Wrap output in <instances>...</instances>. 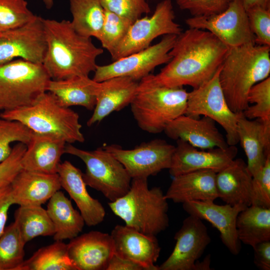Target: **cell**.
Masks as SVG:
<instances>
[{
    "label": "cell",
    "mask_w": 270,
    "mask_h": 270,
    "mask_svg": "<svg viewBox=\"0 0 270 270\" xmlns=\"http://www.w3.org/2000/svg\"><path fill=\"white\" fill-rule=\"evenodd\" d=\"M228 49L210 32L189 28L177 36L166 65L158 74H150L140 81L168 88H197L214 75Z\"/></svg>",
    "instance_id": "6da1fadb"
},
{
    "label": "cell",
    "mask_w": 270,
    "mask_h": 270,
    "mask_svg": "<svg viewBox=\"0 0 270 270\" xmlns=\"http://www.w3.org/2000/svg\"><path fill=\"white\" fill-rule=\"evenodd\" d=\"M46 50L42 65L50 80H60L88 76L104 52L91 38L78 34L69 20L44 19Z\"/></svg>",
    "instance_id": "7a4b0ae2"
},
{
    "label": "cell",
    "mask_w": 270,
    "mask_h": 270,
    "mask_svg": "<svg viewBox=\"0 0 270 270\" xmlns=\"http://www.w3.org/2000/svg\"><path fill=\"white\" fill-rule=\"evenodd\" d=\"M270 74V46L250 43L229 48L221 65L219 80L230 109L242 112L248 106L250 88Z\"/></svg>",
    "instance_id": "3957f363"
},
{
    "label": "cell",
    "mask_w": 270,
    "mask_h": 270,
    "mask_svg": "<svg viewBox=\"0 0 270 270\" xmlns=\"http://www.w3.org/2000/svg\"><path fill=\"white\" fill-rule=\"evenodd\" d=\"M108 204L126 226L144 234L156 236L169 226L168 200L160 187L149 188L148 178H132L128 192Z\"/></svg>",
    "instance_id": "277c9868"
},
{
    "label": "cell",
    "mask_w": 270,
    "mask_h": 270,
    "mask_svg": "<svg viewBox=\"0 0 270 270\" xmlns=\"http://www.w3.org/2000/svg\"><path fill=\"white\" fill-rule=\"evenodd\" d=\"M0 117L19 121L34 132L58 136L68 144L84 141L78 114L62 105L49 92L42 94L30 106L4 110Z\"/></svg>",
    "instance_id": "5b68a950"
},
{
    "label": "cell",
    "mask_w": 270,
    "mask_h": 270,
    "mask_svg": "<svg viewBox=\"0 0 270 270\" xmlns=\"http://www.w3.org/2000/svg\"><path fill=\"white\" fill-rule=\"evenodd\" d=\"M188 92L183 87L168 88L139 82L130 104L138 127L150 134L164 132L172 120L185 114Z\"/></svg>",
    "instance_id": "8992f818"
},
{
    "label": "cell",
    "mask_w": 270,
    "mask_h": 270,
    "mask_svg": "<svg viewBox=\"0 0 270 270\" xmlns=\"http://www.w3.org/2000/svg\"><path fill=\"white\" fill-rule=\"evenodd\" d=\"M50 80L42 64L18 58L0 65V108L31 105L46 92Z\"/></svg>",
    "instance_id": "52a82bcc"
},
{
    "label": "cell",
    "mask_w": 270,
    "mask_h": 270,
    "mask_svg": "<svg viewBox=\"0 0 270 270\" xmlns=\"http://www.w3.org/2000/svg\"><path fill=\"white\" fill-rule=\"evenodd\" d=\"M64 153L77 156L84 163L82 177L86 185L100 192L110 202L129 190L131 177L122 163L102 146L86 150L68 144Z\"/></svg>",
    "instance_id": "ba28073f"
},
{
    "label": "cell",
    "mask_w": 270,
    "mask_h": 270,
    "mask_svg": "<svg viewBox=\"0 0 270 270\" xmlns=\"http://www.w3.org/2000/svg\"><path fill=\"white\" fill-rule=\"evenodd\" d=\"M220 67L208 81L188 92L185 114L194 118L208 117L218 123L226 132L228 146L238 143V114L230 108L219 80Z\"/></svg>",
    "instance_id": "9c48e42d"
},
{
    "label": "cell",
    "mask_w": 270,
    "mask_h": 270,
    "mask_svg": "<svg viewBox=\"0 0 270 270\" xmlns=\"http://www.w3.org/2000/svg\"><path fill=\"white\" fill-rule=\"evenodd\" d=\"M172 0L158 2L152 14L140 18L130 26L126 36L111 56L113 61L144 50L160 36H178L182 32L174 21Z\"/></svg>",
    "instance_id": "30bf717a"
},
{
    "label": "cell",
    "mask_w": 270,
    "mask_h": 270,
    "mask_svg": "<svg viewBox=\"0 0 270 270\" xmlns=\"http://www.w3.org/2000/svg\"><path fill=\"white\" fill-rule=\"evenodd\" d=\"M176 35L164 36L158 43L104 66H97L92 79L102 82L118 76H126L138 82L150 74L156 67L171 59L170 51Z\"/></svg>",
    "instance_id": "8fae6325"
},
{
    "label": "cell",
    "mask_w": 270,
    "mask_h": 270,
    "mask_svg": "<svg viewBox=\"0 0 270 270\" xmlns=\"http://www.w3.org/2000/svg\"><path fill=\"white\" fill-rule=\"evenodd\" d=\"M102 147L122 163L132 179L148 178L169 169L176 146L156 138L131 150L114 144Z\"/></svg>",
    "instance_id": "7c38bea8"
},
{
    "label": "cell",
    "mask_w": 270,
    "mask_h": 270,
    "mask_svg": "<svg viewBox=\"0 0 270 270\" xmlns=\"http://www.w3.org/2000/svg\"><path fill=\"white\" fill-rule=\"evenodd\" d=\"M189 28L206 30L214 34L229 48L256 44L242 0H232L226 10L208 16L186 20Z\"/></svg>",
    "instance_id": "4fadbf2b"
},
{
    "label": "cell",
    "mask_w": 270,
    "mask_h": 270,
    "mask_svg": "<svg viewBox=\"0 0 270 270\" xmlns=\"http://www.w3.org/2000/svg\"><path fill=\"white\" fill-rule=\"evenodd\" d=\"M46 48L44 18L36 16L21 26L0 32V65L16 58L42 64Z\"/></svg>",
    "instance_id": "5bb4252c"
},
{
    "label": "cell",
    "mask_w": 270,
    "mask_h": 270,
    "mask_svg": "<svg viewBox=\"0 0 270 270\" xmlns=\"http://www.w3.org/2000/svg\"><path fill=\"white\" fill-rule=\"evenodd\" d=\"M174 238V250L158 266L159 270H194L195 263L211 241L202 220L189 215L183 220Z\"/></svg>",
    "instance_id": "9a60e30c"
},
{
    "label": "cell",
    "mask_w": 270,
    "mask_h": 270,
    "mask_svg": "<svg viewBox=\"0 0 270 270\" xmlns=\"http://www.w3.org/2000/svg\"><path fill=\"white\" fill-rule=\"evenodd\" d=\"M176 141V146L168 169L172 177L200 170H210L216 173L236 158L238 151L236 146L199 150L184 140Z\"/></svg>",
    "instance_id": "2e32d148"
},
{
    "label": "cell",
    "mask_w": 270,
    "mask_h": 270,
    "mask_svg": "<svg viewBox=\"0 0 270 270\" xmlns=\"http://www.w3.org/2000/svg\"><path fill=\"white\" fill-rule=\"evenodd\" d=\"M182 207L189 215L205 220L216 228L222 244L232 254L236 256L240 252L241 242L238 236L236 221L239 213L246 206L220 205L214 201H207L187 202L182 204Z\"/></svg>",
    "instance_id": "e0dca14e"
},
{
    "label": "cell",
    "mask_w": 270,
    "mask_h": 270,
    "mask_svg": "<svg viewBox=\"0 0 270 270\" xmlns=\"http://www.w3.org/2000/svg\"><path fill=\"white\" fill-rule=\"evenodd\" d=\"M110 236L114 254L140 264L147 270H159L154 264L161 250L156 236L144 234L126 224L116 226Z\"/></svg>",
    "instance_id": "ac0fdd59"
},
{
    "label": "cell",
    "mask_w": 270,
    "mask_h": 270,
    "mask_svg": "<svg viewBox=\"0 0 270 270\" xmlns=\"http://www.w3.org/2000/svg\"><path fill=\"white\" fill-rule=\"evenodd\" d=\"M70 258L77 270H106L114 254L110 234L90 231L70 240Z\"/></svg>",
    "instance_id": "d6986e66"
},
{
    "label": "cell",
    "mask_w": 270,
    "mask_h": 270,
    "mask_svg": "<svg viewBox=\"0 0 270 270\" xmlns=\"http://www.w3.org/2000/svg\"><path fill=\"white\" fill-rule=\"evenodd\" d=\"M212 119L182 114L170 122L164 132L174 140H181L201 150L226 148V139L216 126Z\"/></svg>",
    "instance_id": "ffe728a7"
},
{
    "label": "cell",
    "mask_w": 270,
    "mask_h": 270,
    "mask_svg": "<svg viewBox=\"0 0 270 270\" xmlns=\"http://www.w3.org/2000/svg\"><path fill=\"white\" fill-rule=\"evenodd\" d=\"M237 132L238 142L247 158L248 168L254 176L260 171L270 155V122L248 119L240 112Z\"/></svg>",
    "instance_id": "44dd1931"
},
{
    "label": "cell",
    "mask_w": 270,
    "mask_h": 270,
    "mask_svg": "<svg viewBox=\"0 0 270 270\" xmlns=\"http://www.w3.org/2000/svg\"><path fill=\"white\" fill-rule=\"evenodd\" d=\"M62 188L76 204L85 224L94 226L101 223L106 211L100 201L88 194L81 170L70 162L60 163L57 170Z\"/></svg>",
    "instance_id": "7402d4cb"
},
{
    "label": "cell",
    "mask_w": 270,
    "mask_h": 270,
    "mask_svg": "<svg viewBox=\"0 0 270 270\" xmlns=\"http://www.w3.org/2000/svg\"><path fill=\"white\" fill-rule=\"evenodd\" d=\"M14 204L42 206L62 188L58 174L22 170L10 184Z\"/></svg>",
    "instance_id": "603a6c76"
},
{
    "label": "cell",
    "mask_w": 270,
    "mask_h": 270,
    "mask_svg": "<svg viewBox=\"0 0 270 270\" xmlns=\"http://www.w3.org/2000/svg\"><path fill=\"white\" fill-rule=\"evenodd\" d=\"M66 142L49 134L33 132L22 159L23 170L49 174H57Z\"/></svg>",
    "instance_id": "cb8c5ba5"
},
{
    "label": "cell",
    "mask_w": 270,
    "mask_h": 270,
    "mask_svg": "<svg viewBox=\"0 0 270 270\" xmlns=\"http://www.w3.org/2000/svg\"><path fill=\"white\" fill-rule=\"evenodd\" d=\"M139 82L126 76L114 77L102 82L94 112L87 122L88 126L100 122L114 112L130 104L138 92Z\"/></svg>",
    "instance_id": "d4e9b609"
},
{
    "label": "cell",
    "mask_w": 270,
    "mask_h": 270,
    "mask_svg": "<svg viewBox=\"0 0 270 270\" xmlns=\"http://www.w3.org/2000/svg\"><path fill=\"white\" fill-rule=\"evenodd\" d=\"M216 172L210 170L188 172L172 177L165 196L175 203L214 201L218 198Z\"/></svg>",
    "instance_id": "484cf974"
},
{
    "label": "cell",
    "mask_w": 270,
    "mask_h": 270,
    "mask_svg": "<svg viewBox=\"0 0 270 270\" xmlns=\"http://www.w3.org/2000/svg\"><path fill=\"white\" fill-rule=\"evenodd\" d=\"M252 176L246 163L235 158L225 168L216 173L218 198L230 205H251Z\"/></svg>",
    "instance_id": "4316f807"
},
{
    "label": "cell",
    "mask_w": 270,
    "mask_h": 270,
    "mask_svg": "<svg viewBox=\"0 0 270 270\" xmlns=\"http://www.w3.org/2000/svg\"><path fill=\"white\" fill-rule=\"evenodd\" d=\"M100 82L89 76H76L69 79L50 80L46 91L52 94L64 106H82L92 110L95 107Z\"/></svg>",
    "instance_id": "83f0119b"
},
{
    "label": "cell",
    "mask_w": 270,
    "mask_h": 270,
    "mask_svg": "<svg viewBox=\"0 0 270 270\" xmlns=\"http://www.w3.org/2000/svg\"><path fill=\"white\" fill-rule=\"evenodd\" d=\"M46 210L54 226L55 241L70 240L82 231L85 224L82 216L62 192L58 190L50 198Z\"/></svg>",
    "instance_id": "f1b7e54d"
},
{
    "label": "cell",
    "mask_w": 270,
    "mask_h": 270,
    "mask_svg": "<svg viewBox=\"0 0 270 270\" xmlns=\"http://www.w3.org/2000/svg\"><path fill=\"white\" fill-rule=\"evenodd\" d=\"M236 227L240 242L252 248L270 240V208L246 206L238 214Z\"/></svg>",
    "instance_id": "f546056e"
},
{
    "label": "cell",
    "mask_w": 270,
    "mask_h": 270,
    "mask_svg": "<svg viewBox=\"0 0 270 270\" xmlns=\"http://www.w3.org/2000/svg\"><path fill=\"white\" fill-rule=\"evenodd\" d=\"M74 30L86 38L98 40L104 20V8L100 0H70Z\"/></svg>",
    "instance_id": "4dcf8cb0"
},
{
    "label": "cell",
    "mask_w": 270,
    "mask_h": 270,
    "mask_svg": "<svg viewBox=\"0 0 270 270\" xmlns=\"http://www.w3.org/2000/svg\"><path fill=\"white\" fill-rule=\"evenodd\" d=\"M16 222L26 244L39 236H53L54 226L47 211L42 206H20L15 211Z\"/></svg>",
    "instance_id": "1f68e13d"
},
{
    "label": "cell",
    "mask_w": 270,
    "mask_h": 270,
    "mask_svg": "<svg viewBox=\"0 0 270 270\" xmlns=\"http://www.w3.org/2000/svg\"><path fill=\"white\" fill-rule=\"evenodd\" d=\"M18 270H77L69 258L68 244L55 241L24 260Z\"/></svg>",
    "instance_id": "d6a6232c"
},
{
    "label": "cell",
    "mask_w": 270,
    "mask_h": 270,
    "mask_svg": "<svg viewBox=\"0 0 270 270\" xmlns=\"http://www.w3.org/2000/svg\"><path fill=\"white\" fill-rule=\"evenodd\" d=\"M26 244L14 222L5 228L0 236V270H18L24 261Z\"/></svg>",
    "instance_id": "836d02e7"
},
{
    "label": "cell",
    "mask_w": 270,
    "mask_h": 270,
    "mask_svg": "<svg viewBox=\"0 0 270 270\" xmlns=\"http://www.w3.org/2000/svg\"><path fill=\"white\" fill-rule=\"evenodd\" d=\"M132 23L126 18L104 9V20L98 40L111 56L126 36Z\"/></svg>",
    "instance_id": "e575fe53"
},
{
    "label": "cell",
    "mask_w": 270,
    "mask_h": 270,
    "mask_svg": "<svg viewBox=\"0 0 270 270\" xmlns=\"http://www.w3.org/2000/svg\"><path fill=\"white\" fill-rule=\"evenodd\" d=\"M248 106L242 112L248 119L270 122V78L254 85L247 96Z\"/></svg>",
    "instance_id": "d590c367"
},
{
    "label": "cell",
    "mask_w": 270,
    "mask_h": 270,
    "mask_svg": "<svg viewBox=\"0 0 270 270\" xmlns=\"http://www.w3.org/2000/svg\"><path fill=\"white\" fill-rule=\"evenodd\" d=\"M36 16L26 0H0V32L21 26Z\"/></svg>",
    "instance_id": "8d00e7d4"
},
{
    "label": "cell",
    "mask_w": 270,
    "mask_h": 270,
    "mask_svg": "<svg viewBox=\"0 0 270 270\" xmlns=\"http://www.w3.org/2000/svg\"><path fill=\"white\" fill-rule=\"evenodd\" d=\"M32 131L21 122L0 117V162L10 154V144L17 142L26 144L29 142Z\"/></svg>",
    "instance_id": "74e56055"
},
{
    "label": "cell",
    "mask_w": 270,
    "mask_h": 270,
    "mask_svg": "<svg viewBox=\"0 0 270 270\" xmlns=\"http://www.w3.org/2000/svg\"><path fill=\"white\" fill-rule=\"evenodd\" d=\"M104 9L126 18L132 22L150 12L146 0H100Z\"/></svg>",
    "instance_id": "f35d334b"
},
{
    "label": "cell",
    "mask_w": 270,
    "mask_h": 270,
    "mask_svg": "<svg viewBox=\"0 0 270 270\" xmlns=\"http://www.w3.org/2000/svg\"><path fill=\"white\" fill-rule=\"evenodd\" d=\"M252 205L270 208V155L260 170L252 176Z\"/></svg>",
    "instance_id": "ab89813d"
},
{
    "label": "cell",
    "mask_w": 270,
    "mask_h": 270,
    "mask_svg": "<svg viewBox=\"0 0 270 270\" xmlns=\"http://www.w3.org/2000/svg\"><path fill=\"white\" fill-rule=\"evenodd\" d=\"M256 43L270 46V8L254 7L246 10Z\"/></svg>",
    "instance_id": "60d3db41"
},
{
    "label": "cell",
    "mask_w": 270,
    "mask_h": 270,
    "mask_svg": "<svg viewBox=\"0 0 270 270\" xmlns=\"http://www.w3.org/2000/svg\"><path fill=\"white\" fill-rule=\"evenodd\" d=\"M232 0H176L178 8L192 16H208L224 11Z\"/></svg>",
    "instance_id": "b9f144b4"
},
{
    "label": "cell",
    "mask_w": 270,
    "mask_h": 270,
    "mask_svg": "<svg viewBox=\"0 0 270 270\" xmlns=\"http://www.w3.org/2000/svg\"><path fill=\"white\" fill-rule=\"evenodd\" d=\"M26 146L18 142L12 150L10 156L0 162V188L10 185L22 170V159Z\"/></svg>",
    "instance_id": "7bdbcfd3"
},
{
    "label": "cell",
    "mask_w": 270,
    "mask_h": 270,
    "mask_svg": "<svg viewBox=\"0 0 270 270\" xmlns=\"http://www.w3.org/2000/svg\"><path fill=\"white\" fill-rule=\"evenodd\" d=\"M252 248L255 266L260 270H270V240L260 242Z\"/></svg>",
    "instance_id": "ee69618b"
},
{
    "label": "cell",
    "mask_w": 270,
    "mask_h": 270,
    "mask_svg": "<svg viewBox=\"0 0 270 270\" xmlns=\"http://www.w3.org/2000/svg\"><path fill=\"white\" fill-rule=\"evenodd\" d=\"M12 204L10 185L0 188V236L6 228L8 211Z\"/></svg>",
    "instance_id": "f6af8a7d"
},
{
    "label": "cell",
    "mask_w": 270,
    "mask_h": 270,
    "mask_svg": "<svg viewBox=\"0 0 270 270\" xmlns=\"http://www.w3.org/2000/svg\"><path fill=\"white\" fill-rule=\"evenodd\" d=\"M106 270H147L142 264L114 254Z\"/></svg>",
    "instance_id": "bcb514c9"
},
{
    "label": "cell",
    "mask_w": 270,
    "mask_h": 270,
    "mask_svg": "<svg viewBox=\"0 0 270 270\" xmlns=\"http://www.w3.org/2000/svg\"><path fill=\"white\" fill-rule=\"evenodd\" d=\"M242 1L246 11L256 6L270 8V0H242Z\"/></svg>",
    "instance_id": "7dc6e473"
},
{
    "label": "cell",
    "mask_w": 270,
    "mask_h": 270,
    "mask_svg": "<svg viewBox=\"0 0 270 270\" xmlns=\"http://www.w3.org/2000/svg\"><path fill=\"white\" fill-rule=\"evenodd\" d=\"M210 256L207 255L204 258L201 262L198 260L195 263L194 270H211L210 267Z\"/></svg>",
    "instance_id": "c3c4849f"
},
{
    "label": "cell",
    "mask_w": 270,
    "mask_h": 270,
    "mask_svg": "<svg viewBox=\"0 0 270 270\" xmlns=\"http://www.w3.org/2000/svg\"><path fill=\"white\" fill-rule=\"evenodd\" d=\"M43 2L48 9L51 8L54 4V0H43Z\"/></svg>",
    "instance_id": "681fc988"
},
{
    "label": "cell",
    "mask_w": 270,
    "mask_h": 270,
    "mask_svg": "<svg viewBox=\"0 0 270 270\" xmlns=\"http://www.w3.org/2000/svg\"><path fill=\"white\" fill-rule=\"evenodd\" d=\"M0 110H1V108H0Z\"/></svg>",
    "instance_id": "f907efd6"
}]
</instances>
